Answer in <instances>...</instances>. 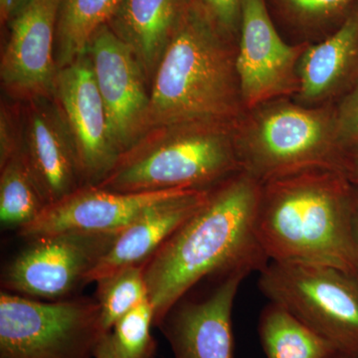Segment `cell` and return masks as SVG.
<instances>
[{
  "label": "cell",
  "instance_id": "6da1fadb",
  "mask_svg": "<svg viewBox=\"0 0 358 358\" xmlns=\"http://www.w3.org/2000/svg\"><path fill=\"white\" fill-rule=\"evenodd\" d=\"M260 192L261 183L243 171L214 186L206 203L145 263L155 327L203 280L268 265L255 233Z\"/></svg>",
  "mask_w": 358,
  "mask_h": 358
},
{
  "label": "cell",
  "instance_id": "7a4b0ae2",
  "mask_svg": "<svg viewBox=\"0 0 358 358\" xmlns=\"http://www.w3.org/2000/svg\"><path fill=\"white\" fill-rule=\"evenodd\" d=\"M238 37L195 0H183L178 24L152 77L143 134L193 122L237 124L245 113Z\"/></svg>",
  "mask_w": 358,
  "mask_h": 358
},
{
  "label": "cell",
  "instance_id": "3957f363",
  "mask_svg": "<svg viewBox=\"0 0 358 358\" xmlns=\"http://www.w3.org/2000/svg\"><path fill=\"white\" fill-rule=\"evenodd\" d=\"M357 186L338 169L315 167L261 183L255 233L268 262L355 271Z\"/></svg>",
  "mask_w": 358,
  "mask_h": 358
},
{
  "label": "cell",
  "instance_id": "277c9868",
  "mask_svg": "<svg viewBox=\"0 0 358 358\" xmlns=\"http://www.w3.org/2000/svg\"><path fill=\"white\" fill-rule=\"evenodd\" d=\"M236 124L193 122L157 129L126 152L99 187L124 193L207 189L242 171Z\"/></svg>",
  "mask_w": 358,
  "mask_h": 358
},
{
  "label": "cell",
  "instance_id": "5b68a950",
  "mask_svg": "<svg viewBox=\"0 0 358 358\" xmlns=\"http://www.w3.org/2000/svg\"><path fill=\"white\" fill-rule=\"evenodd\" d=\"M242 171L260 183L315 167L341 171L334 105L281 98L247 110L235 128Z\"/></svg>",
  "mask_w": 358,
  "mask_h": 358
},
{
  "label": "cell",
  "instance_id": "8992f818",
  "mask_svg": "<svg viewBox=\"0 0 358 358\" xmlns=\"http://www.w3.org/2000/svg\"><path fill=\"white\" fill-rule=\"evenodd\" d=\"M258 287L345 358H358V274L307 264L268 262Z\"/></svg>",
  "mask_w": 358,
  "mask_h": 358
},
{
  "label": "cell",
  "instance_id": "52a82bcc",
  "mask_svg": "<svg viewBox=\"0 0 358 358\" xmlns=\"http://www.w3.org/2000/svg\"><path fill=\"white\" fill-rule=\"evenodd\" d=\"M107 334L95 298L42 303L0 294V358H95Z\"/></svg>",
  "mask_w": 358,
  "mask_h": 358
},
{
  "label": "cell",
  "instance_id": "ba28073f",
  "mask_svg": "<svg viewBox=\"0 0 358 358\" xmlns=\"http://www.w3.org/2000/svg\"><path fill=\"white\" fill-rule=\"evenodd\" d=\"M119 232H61L33 238L2 271L8 293L60 301L86 286Z\"/></svg>",
  "mask_w": 358,
  "mask_h": 358
},
{
  "label": "cell",
  "instance_id": "9c48e42d",
  "mask_svg": "<svg viewBox=\"0 0 358 358\" xmlns=\"http://www.w3.org/2000/svg\"><path fill=\"white\" fill-rule=\"evenodd\" d=\"M308 46L284 38L266 0H243L237 70L246 110L299 93L300 63Z\"/></svg>",
  "mask_w": 358,
  "mask_h": 358
},
{
  "label": "cell",
  "instance_id": "30bf717a",
  "mask_svg": "<svg viewBox=\"0 0 358 358\" xmlns=\"http://www.w3.org/2000/svg\"><path fill=\"white\" fill-rule=\"evenodd\" d=\"M53 95L72 136L83 186L98 185L114 171L122 154L88 54L59 69Z\"/></svg>",
  "mask_w": 358,
  "mask_h": 358
},
{
  "label": "cell",
  "instance_id": "8fae6325",
  "mask_svg": "<svg viewBox=\"0 0 358 358\" xmlns=\"http://www.w3.org/2000/svg\"><path fill=\"white\" fill-rule=\"evenodd\" d=\"M87 54L122 157L143 138L150 103L147 77L131 47L108 24L96 30Z\"/></svg>",
  "mask_w": 358,
  "mask_h": 358
},
{
  "label": "cell",
  "instance_id": "7c38bea8",
  "mask_svg": "<svg viewBox=\"0 0 358 358\" xmlns=\"http://www.w3.org/2000/svg\"><path fill=\"white\" fill-rule=\"evenodd\" d=\"M59 6L60 0H28L8 23L0 77L13 93L30 100L53 95Z\"/></svg>",
  "mask_w": 358,
  "mask_h": 358
},
{
  "label": "cell",
  "instance_id": "4fadbf2b",
  "mask_svg": "<svg viewBox=\"0 0 358 358\" xmlns=\"http://www.w3.org/2000/svg\"><path fill=\"white\" fill-rule=\"evenodd\" d=\"M247 272L218 278L201 298L178 301L157 327L166 336L174 358H234L232 310Z\"/></svg>",
  "mask_w": 358,
  "mask_h": 358
},
{
  "label": "cell",
  "instance_id": "5bb4252c",
  "mask_svg": "<svg viewBox=\"0 0 358 358\" xmlns=\"http://www.w3.org/2000/svg\"><path fill=\"white\" fill-rule=\"evenodd\" d=\"M186 189L124 193L84 185L49 204L38 217L20 230L25 240L61 232H120L141 212Z\"/></svg>",
  "mask_w": 358,
  "mask_h": 358
},
{
  "label": "cell",
  "instance_id": "9a60e30c",
  "mask_svg": "<svg viewBox=\"0 0 358 358\" xmlns=\"http://www.w3.org/2000/svg\"><path fill=\"white\" fill-rule=\"evenodd\" d=\"M31 100L24 136L26 159L49 204L83 186L76 150L58 106Z\"/></svg>",
  "mask_w": 358,
  "mask_h": 358
},
{
  "label": "cell",
  "instance_id": "2e32d148",
  "mask_svg": "<svg viewBox=\"0 0 358 358\" xmlns=\"http://www.w3.org/2000/svg\"><path fill=\"white\" fill-rule=\"evenodd\" d=\"M212 188L183 190L141 212L120 231L107 255L90 273L87 285L122 268L147 262L179 226L206 203Z\"/></svg>",
  "mask_w": 358,
  "mask_h": 358
},
{
  "label": "cell",
  "instance_id": "e0dca14e",
  "mask_svg": "<svg viewBox=\"0 0 358 358\" xmlns=\"http://www.w3.org/2000/svg\"><path fill=\"white\" fill-rule=\"evenodd\" d=\"M358 77V4L331 36L310 45L300 63L301 105H336Z\"/></svg>",
  "mask_w": 358,
  "mask_h": 358
},
{
  "label": "cell",
  "instance_id": "ac0fdd59",
  "mask_svg": "<svg viewBox=\"0 0 358 358\" xmlns=\"http://www.w3.org/2000/svg\"><path fill=\"white\" fill-rule=\"evenodd\" d=\"M183 0H122L108 25L131 47L152 80L171 41Z\"/></svg>",
  "mask_w": 358,
  "mask_h": 358
},
{
  "label": "cell",
  "instance_id": "d6986e66",
  "mask_svg": "<svg viewBox=\"0 0 358 358\" xmlns=\"http://www.w3.org/2000/svg\"><path fill=\"white\" fill-rule=\"evenodd\" d=\"M266 3L287 41L313 45L336 32L358 0H266Z\"/></svg>",
  "mask_w": 358,
  "mask_h": 358
},
{
  "label": "cell",
  "instance_id": "ffe728a7",
  "mask_svg": "<svg viewBox=\"0 0 358 358\" xmlns=\"http://www.w3.org/2000/svg\"><path fill=\"white\" fill-rule=\"evenodd\" d=\"M259 338L267 358H333V345L286 308L268 301L259 317Z\"/></svg>",
  "mask_w": 358,
  "mask_h": 358
},
{
  "label": "cell",
  "instance_id": "44dd1931",
  "mask_svg": "<svg viewBox=\"0 0 358 358\" xmlns=\"http://www.w3.org/2000/svg\"><path fill=\"white\" fill-rule=\"evenodd\" d=\"M122 0H60L55 59L58 70L86 55L96 30L108 24Z\"/></svg>",
  "mask_w": 358,
  "mask_h": 358
},
{
  "label": "cell",
  "instance_id": "7402d4cb",
  "mask_svg": "<svg viewBox=\"0 0 358 358\" xmlns=\"http://www.w3.org/2000/svg\"><path fill=\"white\" fill-rule=\"evenodd\" d=\"M0 176V220L7 229L20 231L48 206L23 148L4 164Z\"/></svg>",
  "mask_w": 358,
  "mask_h": 358
},
{
  "label": "cell",
  "instance_id": "603a6c76",
  "mask_svg": "<svg viewBox=\"0 0 358 358\" xmlns=\"http://www.w3.org/2000/svg\"><path fill=\"white\" fill-rule=\"evenodd\" d=\"M95 299L107 333L127 313L148 300L145 264L129 266L96 282Z\"/></svg>",
  "mask_w": 358,
  "mask_h": 358
},
{
  "label": "cell",
  "instance_id": "cb8c5ba5",
  "mask_svg": "<svg viewBox=\"0 0 358 358\" xmlns=\"http://www.w3.org/2000/svg\"><path fill=\"white\" fill-rule=\"evenodd\" d=\"M154 308L145 301L117 320L110 331V341L117 358H155L157 343L152 334Z\"/></svg>",
  "mask_w": 358,
  "mask_h": 358
},
{
  "label": "cell",
  "instance_id": "d4e9b609",
  "mask_svg": "<svg viewBox=\"0 0 358 358\" xmlns=\"http://www.w3.org/2000/svg\"><path fill=\"white\" fill-rule=\"evenodd\" d=\"M336 133L345 152L358 150V77L334 105Z\"/></svg>",
  "mask_w": 358,
  "mask_h": 358
},
{
  "label": "cell",
  "instance_id": "484cf974",
  "mask_svg": "<svg viewBox=\"0 0 358 358\" xmlns=\"http://www.w3.org/2000/svg\"><path fill=\"white\" fill-rule=\"evenodd\" d=\"M203 7L221 27L239 36L243 0H195Z\"/></svg>",
  "mask_w": 358,
  "mask_h": 358
},
{
  "label": "cell",
  "instance_id": "4316f807",
  "mask_svg": "<svg viewBox=\"0 0 358 358\" xmlns=\"http://www.w3.org/2000/svg\"><path fill=\"white\" fill-rule=\"evenodd\" d=\"M22 148L20 138L16 136L13 115L2 106L0 112V167L8 162Z\"/></svg>",
  "mask_w": 358,
  "mask_h": 358
},
{
  "label": "cell",
  "instance_id": "83f0119b",
  "mask_svg": "<svg viewBox=\"0 0 358 358\" xmlns=\"http://www.w3.org/2000/svg\"><path fill=\"white\" fill-rule=\"evenodd\" d=\"M341 173L345 174L353 185L358 187V150L345 152Z\"/></svg>",
  "mask_w": 358,
  "mask_h": 358
},
{
  "label": "cell",
  "instance_id": "f1b7e54d",
  "mask_svg": "<svg viewBox=\"0 0 358 358\" xmlns=\"http://www.w3.org/2000/svg\"><path fill=\"white\" fill-rule=\"evenodd\" d=\"M27 1L28 0H0V17L2 24H8Z\"/></svg>",
  "mask_w": 358,
  "mask_h": 358
},
{
  "label": "cell",
  "instance_id": "f546056e",
  "mask_svg": "<svg viewBox=\"0 0 358 358\" xmlns=\"http://www.w3.org/2000/svg\"><path fill=\"white\" fill-rule=\"evenodd\" d=\"M95 358H117L110 345V333L106 334L101 341L96 350Z\"/></svg>",
  "mask_w": 358,
  "mask_h": 358
},
{
  "label": "cell",
  "instance_id": "4dcf8cb0",
  "mask_svg": "<svg viewBox=\"0 0 358 358\" xmlns=\"http://www.w3.org/2000/svg\"><path fill=\"white\" fill-rule=\"evenodd\" d=\"M353 236H355V271L358 274V187L355 199V219H353Z\"/></svg>",
  "mask_w": 358,
  "mask_h": 358
},
{
  "label": "cell",
  "instance_id": "1f68e13d",
  "mask_svg": "<svg viewBox=\"0 0 358 358\" xmlns=\"http://www.w3.org/2000/svg\"><path fill=\"white\" fill-rule=\"evenodd\" d=\"M333 358H345V357H343V355H336V357H334Z\"/></svg>",
  "mask_w": 358,
  "mask_h": 358
}]
</instances>
